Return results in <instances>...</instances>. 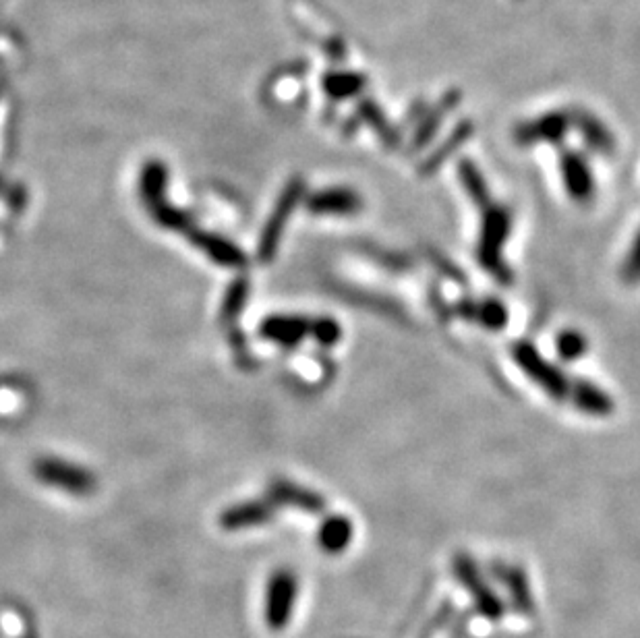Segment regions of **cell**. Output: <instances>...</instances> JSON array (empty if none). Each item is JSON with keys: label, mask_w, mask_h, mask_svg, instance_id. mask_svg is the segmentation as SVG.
I'll list each match as a JSON object with an SVG mask.
<instances>
[{"label": "cell", "mask_w": 640, "mask_h": 638, "mask_svg": "<svg viewBox=\"0 0 640 638\" xmlns=\"http://www.w3.org/2000/svg\"><path fill=\"white\" fill-rule=\"evenodd\" d=\"M305 195V185L301 179L288 183L276 203V208L264 228V232H261V239H259V247H257V257L261 261H272L276 257V251H278V245H280V239H282V232L288 224V218L290 214L295 212V208L301 203Z\"/></svg>", "instance_id": "3957f363"}, {"label": "cell", "mask_w": 640, "mask_h": 638, "mask_svg": "<svg viewBox=\"0 0 640 638\" xmlns=\"http://www.w3.org/2000/svg\"><path fill=\"white\" fill-rule=\"evenodd\" d=\"M261 338L282 346H297L303 338L311 332V322L305 317H290V315H272L259 328Z\"/></svg>", "instance_id": "52a82bcc"}, {"label": "cell", "mask_w": 640, "mask_h": 638, "mask_svg": "<svg viewBox=\"0 0 640 638\" xmlns=\"http://www.w3.org/2000/svg\"><path fill=\"white\" fill-rule=\"evenodd\" d=\"M458 177L462 181L464 191H467V195L471 197L475 206L481 210H487L493 201H491L489 187L483 179V174L479 172V168L471 160H462L458 164Z\"/></svg>", "instance_id": "4fadbf2b"}, {"label": "cell", "mask_w": 640, "mask_h": 638, "mask_svg": "<svg viewBox=\"0 0 640 638\" xmlns=\"http://www.w3.org/2000/svg\"><path fill=\"white\" fill-rule=\"evenodd\" d=\"M272 500L278 502V504L282 502V504L297 506V508H303V510H309V512H319L324 508V500L319 498L317 493H313L309 489H303V487H297L293 483H286V481L274 483Z\"/></svg>", "instance_id": "7c38bea8"}, {"label": "cell", "mask_w": 640, "mask_h": 638, "mask_svg": "<svg viewBox=\"0 0 640 638\" xmlns=\"http://www.w3.org/2000/svg\"><path fill=\"white\" fill-rule=\"evenodd\" d=\"M469 133H471V129H469L467 125L458 127V129L448 137V141H444V143L440 145V148L435 150V154H431V156L423 162L421 174H433L435 170H440V166L452 156V152L458 148V145H462L464 141H467Z\"/></svg>", "instance_id": "9a60e30c"}, {"label": "cell", "mask_w": 640, "mask_h": 638, "mask_svg": "<svg viewBox=\"0 0 640 638\" xmlns=\"http://www.w3.org/2000/svg\"><path fill=\"white\" fill-rule=\"evenodd\" d=\"M568 129L566 116L562 114H549L535 123H527L518 127L516 139L520 143H535V141H558Z\"/></svg>", "instance_id": "30bf717a"}, {"label": "cell", "mask_w": 640, "mask_h": 638, "mask_svg": "<svg viewBox=\"0 0 640 638\" xmlns=\"http://www.w3.org/2000/svg\"><path fill=\"white\" fill-rule=\"evenodd\" d=\"M0 197L7 199V201H9V206H11V208H15V210H19V208L23 206V201H25L23 191H21V189H17V187H9L3 179H0Z\"/></svg>", "instance_id": "7402d4cb"}, {"label": "cell", "mask_w": 640, "mask_h": 638, "mask_svg": "<svg viewBox=\"0 0 640 638\" xmlns=\"http://www.w3.org/2000/svg\"><path fill=\"white\" fill-rule=\"evenodd\" d=\"M572 402L578 411L593 417H607L614 413V398H609L597 384L589 380H578L570 390Z\"/></svg>", "instance_id": "9c48e42d"}, {"label": "cell", "mask_w": 640, "mask_h": 638, "mask_svg": "<svg viewBox=\"0 0 640 638\" xmlns=\"http://www.w3.org/2000/svg\"><path fill=\"white\" fill-rule=\"evenodd\" d=\"M270 506L261 504V502H249V504H241L230 508L228 512H224L222 516V525L226 529H243V527H253V525H261L270 518Z\"/></svg>", "instance_id": "5bb4252c"}, {"label": "cell", "mask_w": 640, "mask_h": 638, "mask_svg": "<svg viewBox=\"0 0 640 638\" xmlns=\"http://www.w3.org/2000/svg\"><path fill=\"white\" fill-rule=\"evenodd\" d=\"M580 129H583L585 139H587V143L591 145L593 150L603 152V154H609L614 150V137L605 131L603 125L597 123V119H591V116H583V119H580Z\"/></svg>", "instance_id": "d6986e66"}, {"label": "cell", "mask_w": 640, "mask_h": 638, "mask_svg": "<svg viewBox=\"0 0 640 638\" xmlns=\"http://www.w3.org/2000/svg\"><path fill=\"white\" fill-rule=\"evenodd\" d=\"M309 334L322 346H334L342 336V328L338 326V322H334L332 317H319L311 322Z\"/></svg>", "instance_id": "ffe728a7"}, {"label": "cell", "mask_w": 640, "mask_h": 638, "mask_svg": "<svg viewBox=\"0 0 640 638\" xmlns=\"http://www.w3.org/2000/svg\"><path fill=\"white\" fill-rule=\"evenodd\" d=\"M458 313L464 319H469V322H477L487 330H504L508 326V309L498 299H464L458 303Z\"/></svg>", "instance_id": "ba28073f"}, {"label": "cell", "mask_w": 640, "mask_h": 638, "mask_svg": "<svg viewBox=\"0 0 640 638\" xmlns=\"http://www.w3.org/2000/svg\"><path fill=\"white\" fill-rule=\"evenodd\" d=\"M295 595V580L290 574L282 572L276 574L272 580V591H270V622L272 626H284L288 620V609H290V599Z\"/></svg>", "instance_id": "8fae6325"}, {"label": "cell", "mask_w": 640, "mask_h": 638, "mask_svg": "<svg viewBox=\"0 0 640 638\" xmlns=\"http://www.w3.org/2000/svg\"><path fill=\"white\" fill-rule=\"evenodd\" d=\"M307 210L313 214H332V216H351L363 208V199L357 191L336 187L317 191L307 199Z\"/></svg>", "instance_id": "5b68a950"}, {"label": "cell", "mask_w": 640, "mask_h": 638, "mask_svg": "<svg viewBox=\"0 0 640 638\" xmlns=\"http://www.w3.org/2000/svg\"><path fill=\"white\" fill-rule=\"evenodd\" d=\"M562 177H564L566 191L574 201L585 203L593 199L595 181H593L591 168L583 156L576 152H566L562 158Z\"/></svg>", "instance_id": "8992f818"}, {"label": "cell", "mask_w": 640, "mask_h": 638, "mask_svg": "<svg viewBox=\"0 0 640 638\" xmlns=\"http://www.w3.org/2000/svg\"><path fill=\"white\" fill-rule=\"evenodd\" d=\"M512 357L518 367L551 398L562 402L570 396L572 384L568 377L554 363H549L531 342H516L512 348Z\"/></svg>", "instance_id": "7a4b0ae2"}, {"label": "cell", "mask_w": 640, "mask_h": 638, "mask_svg": "<svg viewBox=\"0 0 640 638\" xmlns=\"http://www.w3.org/2000/svg\"><path fill=\"white\" fill-rule=\"evenodd\" d=\"M247 295H249V282L247 280H237L235 284L230 286L228 295L224 299L222 305V322L224 324H235L237 315L243 311L245 303H247Z\"/></svg>", "instance_id": "e0dca14e"}, {"label": "cell", "mask_w": 640, "mask_h": 638, "mask_svg": "<svg viewBox=\"0 0 640 638\" xmlns=\"http://www.w3.org/2000/svg\"><path fill=\"white\" fill-rule=\"evenodd\" d=\"M353 529L351 522L342 516H332L330 520H326V525L319 531V541L330 551H338L342 549L348 541H351Z\"/></svg>", "instance_id": "2e32d148"}, {"label": "cell", "mask_w": 640, "mask_h": 638, "mask_svg": "<svg viewBox=\"0 0 640 638\" xmlns=\"http://www.w3.org/2000/svg\"><path fill=\"white\" fill-rule=\"evenodd\" d=\"M36 477L52 487L75 493V496H87L96 489V479L90 471H85L77 464L58 460V458H42L34 467Z\"/></svg>", "instance_id": "277c9868"}, {"label": "cell", "mask_w": 640, "mask_h": 638, "mask_svg": "<svg viewBox=\"0 0 640 638\" xmlns=\"http://www.w3.org/2000/svg\"><path fill=\"white\" fill-rule=\"evenodd\" d=\"M587 348H589L587 338L576 330H564L556 338V351L564 361H576L580 357H585Z\"/></svg>", "instance_id": "ac0fdd59"}, {"label": "cell", "mask_w": 640, "mask_h": 638, "mask_svg": "<svg viewBox=\"0 0 640 638\" xmlns=\"http://www.w3.org/2000/svg\"><path fill=\"white\" fill-rule=\"evenodd\" d=\"M510 228H512L510 212L504 206L491 203V206L485 210L481 237L477 245V259L483 266V270H487L491 276H496L504 284L512 280V272L508 270L502 257L504 245L510 237Z\"/></svg>", "instance_id": "6da1fadb"}, {"label": "cell", "mask_w": 640, "mask_h": 638, "mask_svg": "<svg viewBox=\"0 0 640 638\" xmlns=\"http://www.w3.org/2000/svg\"><path fill=\"white\" fill-rule=\"evenodd\" d=\"M622 276L624 280L628 282H638L640 280V230L638 235L630 247V253L624 261V268H622Z\"/></svg>", "instance_id": "44dd1931"}]
</instances>
